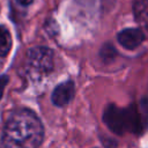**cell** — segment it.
<instances>
[{
  "label": "cell",
  "instance_id": "obj_9",
  "mask_svg": "<svg viewBox=\"0 0 148 148\" xmlns=\"http://www.w3.org/2000/svg\"><path fill=\"white\" fill-rule=\"evenodd\" d=\"M8 83V76L7 75H0V99L3 95V90H5V87L7 86Z\"/></svg>",
  "mask_w": 148,
  "mask_h": 148
},
{
  "label": "cell",
  "instance_id": "obj_10",
  "mask_svg": "<svg viewBox=\"0 0 148 148\" xmlns=\"http://www.w3.org/2000/svg\"><path fill=\"white\" fill-rule=\"evenodd\" d=\"M17 1H18L21 5H23V6H28V5H30L34 0H17Z\"/></svg>",
  "mask_w": 148,
  "mask_h": 148
},
{
  "label": "cell",
  "instance_id": "obj_8",
  "mask_svg": "<svg viewBox=\"0 0 148 148\" xmlns=\"http://www.w3.org/2000/svg\"><path fill=\"white\" fill-rule=\"evenodd\" d=\"M110 54H111L112 57H114V54H116L114 49H113L111 45H105L104 49L102 50V56H103L104 59H111V58H110Z\"/></svg>",
  "mask_w": 148,
  "mask_h": 148
},
{
  "label": "cell",
  "instance_id": "obj_3",
  "mask_svg": "<svg viewBox=\"0 0 148 148\" xmlns=\"http://www.w3.org/2000/svg\"><path fill=\"white\" fill-rule=\"evenodd\" d=\"M103 120L106 124V126L118 135L128 132L126 109H120L113 104H110L109 106L105 108Z\"/></svg>",
  "mask_w": 148,
  "mask_h": 148
},
{
  "label": "cell",
  "instance_id": "obj_5",
  "mask_svg": "<svg viewBox=\"0 0 148 148\" xmlns=\"http://www.w3.org/2000/svg\"><path fill=\"white\" fill-rule=\"evenodd\" d=\"M74 92H75L74 83L72 81H65L58 84L52 91L51 95L52 103L57 106H65L73 99Z\"/></svg>",
  "mask_w": 148,
  "mask_h": 148
},
{
  "label": "cell",
  "instance_id": "obj_2",
  "mask_svg": "<svg viewBox=\"0 0 148 148\" xmlns=\"http://www.w3.org/2000/svg\"><path fill=\"white\" fill-rule=\"evenodd\" d=\"M27 64L34 73L49 74L53 68V52L44 46L30 49L27 53Z\"/></svg>",
  "mask_w": 148,
  "mask_h": 148
},
{
  "label": "cell",
  "instance_id": "obj_1",
  "mask_svg": "<svg viewBox=\"0 0 148 148\" xmlns=\"http://www.w3.org/2000/svg\"><path fill=\"white\" fill-rule=\"evenodd\" d=\"M44 128L38 117L30 110L13 112L5 125L3 148H38L43 141Z\"/></svg>",
  "mask_w": 148,
  "mask_h": 148
},
{
  "label": "cell",
  "instance_id": "obj_4",
  "mask_svg": "<svg viewBox=\"0 0 148 148\" xmlns=\"http://www.w3.org/2000/svg\"><path fill=\"white\" fill-rule=\"evenodd\" d=\"M117 39L123 47H125L127 50H134L139 45L142 44V42L145 39V34L141 29L127 28V29L121 30L118 34Z\"/></svg>",
  "mask_w": 148,
  "mask_h": 148
},
{
  "label": "cell",
  "instance_id": "obj_7",
  "mask_svg": "<svg viewBox=\"0 0 148 148\" xmlns=\"http://www.w3.org/2000/svg\"><path fill=\"white\" fill-rule=\"evenodd\" d=\"M12 49V36L7 28L0 25V57H5Z\"/></svg>",
  "mask_w": 148,
  "mask_h": 148
},
{
  "label": "cell",
  "instance_id": "obj_6",
  "mask_svg": "<svg viewBox=\"0 0 148 148\" xmlns=\"http://www.w3.org/2000/svg\"><path fill=\"white\" fill-rule=\"evenodd\" d=\"M133 12L136 22L148 30V0H134Z\"/></svg>",
  "mask_w": 148,
  "mask_h": 148
}]
</instances>
